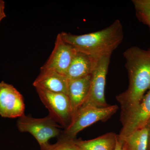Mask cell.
Here are the masks:
<instances>
[{
	"mask_svg": "<svg viewBox=\"0 0 150 150\" xmlns=\"http://www.w3.org/2000/svg\"><path fill=\"white\" fill-rule=\"evenodd\" d=\"M24 99L13 86L0 82V115L3 118H19L24 114Z\"/></svg>",
	"mask_w": 150,
	"mask_h": 150,
	"instance_id": "cell-8",
	"label": "cell"
},
{
	"mask_svg": "<svg viewBox=\"0 0 150 150\" xmlns=\"http://www.w3.org/2000/svg\"><path fill=\"white\" fill-rule=\"evenodd\" d=\"M145 126L147 128L148 131H149V139H148V144L147 150H150V118Z\"/></svg>",
	"mask_w": 150,
	"mask_h": 150,
	"instance_id": "cell-19",
	"label": "cell"
},
{
	"mask_svg": "<svg viewBox=\"0 0 150 150\" xmlns=\"http://www.w3.org/2000/svg\"><path fill=\"white\" fill-rule=\"evenodd\" d=\"M35 89L42 103L48 109L49 116L66 129L72 119L71 107L67 95Z\"/></svg>",
	"mask_w": 150,
	"mask_h": 150,
	"instance_id": "cell-5",
	"label": "cell"
},
{
	"mask_svg": "<svg viewBox=\"0 0 150 150\" xmlns=\"http://www.w3.org/2000/svg\"><path fill=\"white\" fill-rule=\"evenodd\" d=\"M69 80L65 75L51 71H41L33 83L35 88L67 95Z\"/></svg>",
	"mask_w": 150,
	"mask_h": 150,
	"instance_id": "cell-10",
	"label": "cell"
},
{
	"mask_svg": "<svg viewBox=\"0 0 150 150\" xmlns=\"http://www.w3.org/2000/svg\"><path fill=\"white\" fill-rule=\"evenodd\" d=\"M118 135L112 132L107 133L93 139L76 140L78 150H114Z\"/></svg>",
	"mask_w": 150,
	"mask_h": 150,
	"instance_id": "cell-13",
	"label": "cell"
},
{
	"mask_svg": "<svg viewBox=\"0 0 150 150\" xmlns=\"http://www.w3.org/2000/svg\"><path fill=\"white\" fill-rule=\"evenodd\" d=\"M114 150H126L123 146V143L121 141L118 140V138Z\"/></svg>",
	"mask_w": 150,
	"mask_h": 150,
	"instance_id": "cell-18",
	"label": "cell"
},
{
	"mask_svg": "<svg viewBox=\"0 0 150 150\" xmlns=\"http://www.w3.org/2000/svg\"><path fill=\"white\" fill-rule=\"evenodd\" d=\"M136 11L138 18L150 28V8L137 10Z\"/></svg>",
	"mask_w": 150,
	"mask_h": 150,
	"instance_id": "cell-16",
	"label": "cell"
},
{
	"mask_svg": "<svg viewBox=\"0 0 150 150\" xmlns=\"http://www.w3.org/2000/svg\"><path fill=\"white\" fill-rule=\"evenodd\" d=\"M91 78L90 75L84 77L69 80L67 96L71 103L72 118L87 97Z\"/></svg>",
	"mask_w": 150,
	"mask_h": 150,
	"instance_id": "cell-11",
	"label": "cell"
},
{
	"mask_svg": "<svg viewBox=\"0 0 150 150\" xmlns=\"http://www.w3.org/2000/svg\"><path fill=\"white\" fill-rule=\"evenodd\" d=\"M110 57V56L103 57L97 63L91 74L88 95L81 108L86 106L103 108L108 106L105 97V88Z\"/></svg>",
	"mask_w": 150,
	"mask_h": 150,
	"instance_id": "cell-6",
	"label": "cell"
},
{
	"mask_svg": "<svg viewBox=\"0 0 150 150\" xmlns=\"http://www.w3.org/2000/svg\"><path fill=\"white\" fill-rule=\"evenodd\" d=\"M98 61L77 51L65 76L69 80H71L91 75Z\"/></svg>",
	"mask_w": 150,
	"mask_h": 150,
	"instance_id": "cell-12",
	"label": "cell"
},
{
	"mask_svg": "<svg viewBox=\"0 0 150 150\" xmlns=\"http://www.w3.org/2000/svg\"><path fill=\"white\" fill-rule=\"evenodd\" d=\"M77 51L74 46L63 40L59 33L51 55L40 70L54 71L65 76Z\"/></svg>",
	"mask_w": 150,
	"mask_h": 150,
	"instance_id": "cell-7",
	"label": "cell"
},
{
	"mask_svg": "<svg viewBox=\"0 0 150 150\" xmlns=\"http://www.w3.org/2000/svg\"><path fill=\"white\" fill-rule=\"evenodd\" d=\"M18 129L22 133H28L35 138L42 150H50L53 145L48 141L61 134L59 124L49 115L42 118H35L25 115L18 118Z\"/></svg>",
	"mask_w": 150,
	"mask_h": 150,
	"instance_id": "cell-3",
	"label": "cell"
},
{
	"mask_svg": "<svg viewBox=\"0 0 150 150\" xmlns=\"http://www.w3.org/2000/svg\"><path fill=\"white\" fill-rule=\"evenodd\" d=\"M125 67L128 71V89L116 96L121 105V120L135 108L150 89V51L137 46L123 53Z\"/></svg>",
	"mask_w": 150,
	"mask_h": 150,
	"instance_id": "cell-1",
	"label": "cell"
},
{
	"mask_svg": "<svg viewBox=\"0 0 150 150\" xmlns=\"http://www.w3.org/2000/svg\"><path fill=\"white\" fill-rule=\"evenodd\" d=\"M116 105L99 108L86 106L81 108L74 115L68 127L63 132V136L75 139L81 131L98 121H104L110 118L118 110Z\"/></svg>",
	"mask_w": 150,
	"mask_h": 150,
	"instance_id": "cell-4",
	"label": "cell"
},
{
	"mask_svg": "<svg viewBox=\"0 0 150 150\" xmlns=\"http://www.w3.org/2000/svg\"><path fill=\"white\" fill-rule=\"evenodd\" d=\"M57 144L56 143V144H54L53 145V146H52V148L50 150H57Z\"/></svg>",
	"mask_w": 150,
	"mask_h": 150,
	"instance_id": "cell-20",
	"label": "cell"
},
{
	"mask_svg": "<svg viewBox=\"0 0 150 150\" xmlns=\"http://www.w3.org/2000/svg\"><path fill=\"white\" fill-rule=\"evenodd\" d=\"M76 139H71L62 135L57 142V150H78Z\"/></svg>",
	"mask_w": 150,
	"mask_h": 150,
	"instance_id": "cell-15",
	"label": "cell"
},
{
	"mask_svg": "<svg viewBox=\"0 0 150 150\" xmlns=\"http://www.w3.org/2000/svg\"><path fill=\"white\" fill-rule=\"evenodd\" d=\"M149 131L144 127L138 129L122 139H118L123 143L126 150H147Z\"/></svg>",
	"mask_w": 150,
	"mask_h": 150,
	"instance_id": "cell-14",
	"label": "cell"
},
{
	"mask_svg": "<svg viewBox=\"0 0 150 150\" xmlns=\"http://www.w3.org/2000/svg\"><path fill=\"white\" fill-rule=\"evenodd\" d=\"M60 34L63 40L74 46L77 51L96 60L110 56L123 38V26L119 20L96 32L80 35L64 32Z\"/></svg>",
	"mask_w": 150,
	"mask_h": 150,
	"instance_id": "cell-2",
	"label": "cell"
},
{
	"mask_svg": "<svg viewBox=\"0 0 150 150\" xmlns=\"http://www.w3.org/2000/svg\"><path fill=\"white\" fill-rule=\"evenodd\" d=\"M149 51H150V49H149Z\"/></svg>",
	"mask_w": 150,
	"mask_h": 150,
	"instance_id": "cell-21",
	"label": "cell"
},
{
	"mask_svg": "<svg viewBox=\"0 0 150 150\" xmlns=\"http://www.w3.org/2000/svg\"><path fill=\"white\" fill-rule=\"evenodd\" d=\"M150 118V89L137 107L121 120L123 127L118 135V139H122L134 131L144 127Z\"/></svg>",
	"mask_w": 150,
	"mask_h": 150,
	"instance_id": "cell-9",
	"label": "cell"
},
{
	"mask_svg": "<svg viewBox=\"0 0 150 150\" xmlns=\"http://www.w3.org/2000/svg\"><path fill=\"white\" fill-rule=\"evenodd\" d=\"M5 2L3 0H0V22L6 17L5 13Z\"/></svg>",
	"mask_w": 150,
	"mask_h": 150,
	"instance_id": "cell-17",
	"label": "cell"
}]
</instances>
